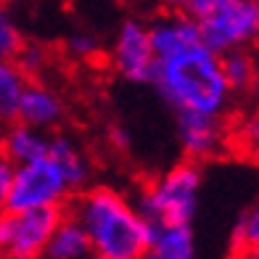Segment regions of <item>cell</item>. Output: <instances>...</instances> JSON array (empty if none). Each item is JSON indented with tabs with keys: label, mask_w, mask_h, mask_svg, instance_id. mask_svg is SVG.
Instances as JSON below:
<instances>
[{
	"label": "cell",
	"mask_w": 259,
	"mask_h": 259,
	"mask_svg": "<svg viewBox=\"0 0 259 259\" xmlns=\"http://www.w3.org/2000/svg\"><path fill=\"white\" fill-rule=\"evenodd\" d=\"M151 85L178 114L196 111L220 116L230 101V88L222 77L220 56L204 42H193L172 56L156 58Z\"/></svg>",
	"instance_id": "6da1fadb"
},
{
	"label": "cell",
	"mask_w": 259,
	"mask_h": 259,
	"mask_svg": "<svg viewBox=\"0 0 259 259\" xmlns=\"http://www.w3.org/2000/svg\"><path fill=\"white\" fill-rule=\"evenodd\" d=\"M72 217L88 233L93 254L106 259H143L154 230L138 206L109 185L82 191Z\"/></svg>",
	"instance_id": "7a4b0ae2"
},
{
	"label": "cell",
	"mask_w": 259,
	"mask_h": 259,
	"mask_svg": "<svg viewBox=\"0 0 259 259\" xmlns=\"http://www.w3.org/2000/svg\"><path fill=\"white\" fill-rule=\"evenodd\" d=\"M198 193H201V169L196 167V161H183L146 185L135 206L151 228L191 225L198 211Z\"/></svg>",
	"instance_id": "3957f363"
},
{
	"label": "cell",
	"mask_w": 259,
	"mask_h": 259,
	"mask_svg": "<svg viewBox=\"0 0 259 259\" xmlns=\"http://www.w3.org/2000/svg\"><path fill=\"white\" fill-rule=\"evenodd\" d=\"M185 14L196 19L201 42L217 56L249 48L259 40V14L254 0H191Z\"/></svg>",
	"instance_id": "277c9868"
},
{
	"label": "cell",
	"mask_w": 259,
	"mask_h": 259,
	"mask_svg": "<svg viewBox=\"0 0 259 259\" xmlns=\"http://www.w3.org/2000/svg\"><path fill=\"white\" fill-rule=\"evenodd\" d=\"M69 196H72V188H69L64 172L51 156H42L37 161L14 167L3 209H61Z\"/></svg>",
	"instance_id": "5b68a950"
},
{
	"label": "cell",
	"mask_w": 259,
	"mask_h": 259,
	"mask_svg": "<svg viewBox=\"0 0 259 259\" xmlns=\"http://www.w3.org/2000/svg\"><path fill=\"white\" fill-rule=\"evenodd\" d=\"M61 209H0V259H40Z\"/></svg>",
	"instance_id": "8992f818"
},
{
	"label": "cell",
	"mask_w": 259,
	"mask_h": 259,
	"mask_svg": "<svg viewBox=\"0 0 259 259\" xmlns=\"http://www.w3.org/2000/svg\"><path fill=\"white\" fill-rule=\"evenodd\" d=\"M111 66L116 74L135 85H148L154 77L156 56L148 40V27L138 19H127L119 24L111 42Z\"/></svg>",
	"instance_id": "52a82bcc"
},
{
	"label": "cell",
	"mask_w": 259,
	"mask_h": 259,
	"mask_svg": "<svg viewBox=\"0 0 259 259\" xmlns=\"http://www.w3.org/2000/svg\"><path fill=\"white\" fill-rule=\"evenodd\" d=\"M178 140L188 156L209 159L225 146V127L217 114H196L180 111L178 114Z\"/></svg>",
	"instance_id": "ba28073f"
},
{
	"label": "cell",
	"mask_w": 259,
	"mask_h": 259,
	"mask_svg": "<svg viewBox=\"0 0 259 259\" xmlns=\"http://www.w3.org/2000/svg\"><path fill=\"white\" fill-rule=\"evenodd\" d=\"M64 111L66 106L53 88L42 82H27L16 106V122H24L37 130H53L56 124H61Z\"/></svg>",
	"instance_id": "9c48e42d"
},
{
	"label": "cell",
	"mask_w": 259,
	"mask_h": 259,
	"mask_svg": "<svg viewBox=\"0 0 259 259\" xmlns=\"http://www.w3.org/2000/svg\"><path fill=\"white\" fill-rule=\"evenodd\" d=\"M148 40L151 48H154V56L164 58L193 42H201V32H198L196 19H191L185 11H172V14L156 19L148 27Z\"/></svg>",
	"instance_id": "30bf717a"
},
{
	"label": "cell",
	"mask_w": 259,
	"mask_h": 259,
	"mask_svg": "<svg viewBox=\"0 0 259 259\" xmlns=\"http://www.w3.org/2000/svg\"><path fill=\"white\" fill-rule=\"evenodd\" d=\"M0 148L14 161V167L16 164H29V161L48 156L51 135H48V130H37V127H29L24 122H16L14 127L6 130L3 140H0Z\"/></svg>",
	"instance_id": "8fae6325"
},
{
	"label": "cell",
	"mask_w": 259,
	"mask_h": 259,
	"mask_svg": "<svg viewBox=\"0 0 259 259\" xmlns=\"http://www.w3.org/2000/svg\"><path fill=\"white\" fill-rule=\"evenodd\" d=\"M143 259H198L191 225H161L151 230Z\"/></svg>",
	"instance_id": "7c38bea8"
},
{
	"label": "cell",
	"mask_w": 259,
	"mask_h": 259,
	"mask_svg": "<svg viewBox=\"0 0 259 259\" xmlns=\"http://www.w3.org/2000/svg\"><path fill=\"white\" fill-rule=\"evenodd\" d=\"M48 156L58 164V169L64 172V178L69 183V188L74 191H85L90 178H93V167H90V159L85 156L77 143L69 135H51V151Z\"/></svg>",
	"instance_id": "4fadbf2b"
},
{
	"label": "cell",
	"mask_w": 259,
	"mask_h": 259,
	"mask_svg": "<svg viewBox=\"0 0 259 259\" xmlns=\"http://www.w3.org/2000/svg\"><path fill=\"white\" fill-rule=\"evenodd\" d=\"M42 256L45 259H88V256H93L88 233L82 230V225L72 214L58 220V225L53 228L48 243H45Z\"/></svg>",
	"instance_id": "5bb4252c"
},
{
	"label": "cell",
	"mask_w": 259,
	"mask_h": 259,
	"mask_svg": "<svg viewBox=\"0 0 259 259\" xmlns=\"http://www.w3.org/2000/svg\"><path fill=\"white\" fill-rule=\"evenodd\" d=\"M29 77L19 69L14 58H0V122L16 119V106Z\"/></svg>",
	"instance_id": "9a60e30c"
},
{
	"label": "cell",
	"mask_w": 259,
	"mask_h": 259,
	"mask_svg": "<svg viewBox=\"0 0 259 259\" xmlns=\"http://www.w3.org/2000/svg\"><path fill=\"white\" fill-rule=\"evenodd\" d=\"M220 69L225 77L230 93H243L251 90L254 82V69H256V56L249 53L246 48H235L220 56Z\"/></svg>",
	"instance_id": "2e32d148"
},
{
	"label": "cell",
	"mask_w": 259,
	"mask_h": 259,
	"mask_svg": "<svg viewBox=\"0 0 259 259\" xmlns=\"http://www.w3.org/2000/svg\"><path fill=\"white\" fill-rule=\"evenodd\" d=\"M233 243L238 251H249V249H256L259 246V201L246 209L241 214V220L235 222Z\"/></svg>",
	"instance_id": "e0dca14e"
},
{
	"label": "cell",
	"mask_w": 259,
	"mask_h": 259,
	"mask_svg": "<svg viewBox=\"0 0 259 259\" xmlns=\"http://www.w3.org/2000/svg\"><path fill=\"white\" fill-rule=\"evenodd\" d=\"M24 45V34H21L14 14L0 6V58H16V53Z\"/></svg>",
	"instance_id": "ac0fdd59"
},
{
	"label": "cell",
	"mask_w": 259,
	"mask_h": 259,
	"mask_svg": "<svg viewBox=\"0 0 259 259\" xmlns=\"http://www.w3.org/2000/svg\"><path fill=\"white\" fill-rule=\"evenodd\" d=\"M14 61L19 64L21 72L29 77V74H37V72L45 69V64H48V53H45V48L40 42H24Z\"/></svg>",
	"instance_id": "d6986e66"
},
{
	"label": "cell",
	"mask_w": 259,
	"mask_h": 259,
	"mask_svg": "<svg viewBox=\"0 0 259 259\" xmlns=\"http://www.w3.org/2000/svg\"><path fill=\"white\" fill-rule=\"evenodd\" d=\"M66 51L72 58H77V61H88V58H93L98 53V37L88 29L72 32L66 37Z\"/></svg>",
	"instance_id": "ffe728a7"
},
{
	"label": "cell",
	"mask_w": 259,
	"mask_h": 259,
	"mask_svg": "<svg viewBox=\"0 0 259 259\" xmlns=\"http://www.w3.org/2000/svg\"><path fill=\"white\" fill-rule=\"evenodd\" d=\"M11 175H14V161H11V159L6 156V151L0 148V209L6 206V196H8Z\"/></svg>",
	"instance_id": "44dd1931"
},
{
	"label": "cell",
	"mask_w": 259,
	"mask_h": 259,
	"mask_svg": "<svg viewBox=\"0 0 259 259\" xmlns=\"http://www.w3.org/2000/svg\"><path fill=\"white\" fill-rule=\"evenodd\" d=\"M111 143H114L116 148H127V146H130V135L124 133L122 127H114V130H111Z\"/></svg>",
	"instance_id": "7402d4cb"
},
{
	"label": "cell",
	"mask_w": 259,
	"mask_h": 259,
	"mask_svg": "<svg viewBox=\"0 0 259 259\" xmlns=\"http://www.w3.org/2000/svg\"><path fill=\"white\" fill-rule=\"evenodd\" d=\"M164 6H167L169 11H185V6L191 3V0H161Z\"/></svg>",
	"instance_id": "603a6c76"
},
{
	"label": "cell",
	"mask_w": 259,
	"mask_h": 259,
	"mask_svg": "<svg viewBox=\"0 0 259 259\" xmlns=\"http://www.w3.org/2000/svg\"><path fill=\"white\" fill-rule=\"evenodd\" d=\"M251 90L256 93V98H259V58H256V69H254V82H251Z\"/></svg>",
	"instance_id": "cb8c5ba5"
},
{
	"label": "cell",
	"mask_w": 259,
	"mask_h": 259,
	"mask_svg": "<svg viewBox=\"0 0 259 259\" xmlns=\"http://www.w3.org/2000/svg\"><path fill=\"white\" fill-rule=\"evenodd\" d=\"M241 259H259V246L256 249H249V251H241Z\"/></svg>",
	"instance_id": "d4e9b609"
},
{
	"label": "cell",
	"mask_w": 259,
	"mask_h": 259,
	"mask_svg": "<svg viewBox=\"0 0 259 259\" xmlns=\"http://www.w3.org/2000/svg\"><path fill=\"white\" fill-rule=\"evenodd\" d=\"M254 151H256V156H259V138H256V143H254Z\"/></svg>",
	"instance_id": "484cf974"
},
{
	"label": "cell",
	"mask_w": 259,
	"mask_h": 259,
	"mask_svg": "<svg viewBox=\"0 0 259 259\" xmlns=\"http://www.w3.org/2000/svg\"><path fill=\"white\" fill-rule=\"evenodd\" d=\"M88 259H106V256H98V254H93V256H88Z\"/></svg>",
	"instance_id": "4316f807"
},
{
	"label": "cell",
	"mask_w": 259,
	"mask_h": 259,
	"mask_svg": "<svg viewBox=\"0 0 259 259\" xmlns=\"http://www.w3.org/2000/svg\"><path fill=\"white\" fill-rule=\"evenodd\" d=\"M254 3H256V14H259V0H254Z\"/></svg>",
	"instance_id": "83f0119b"
}]
</instances>
